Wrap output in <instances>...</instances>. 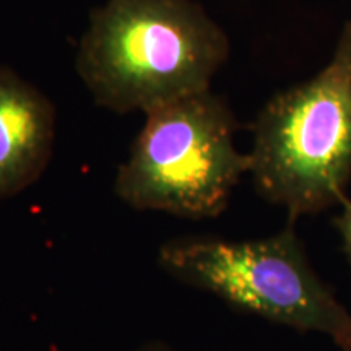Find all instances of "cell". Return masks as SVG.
<instances>
[{
	"mask_svg": "<svg viewBox=\"0 0 351 351\" xmlns=\"http://www.w3.org/2000/svg\"><path fill=\"white\" fill-rule=\"evenodd\" d=\"M140 351H173L169 348H166L165 345H158V343H150L148 346H145V348H142Z\"/></svg>",
	"mask_w": 351,
	"mask_h": 351,
	"instance_id": "52a82bcc",
	"label": "cell"
},
{
	"mask_svg": "<svg viewBox=\"0 0 351 351\" xmlns=\"http://www.w3.org/2000/svg\"><path fill=\"white\" fill-rule=\"evenodd\" d=\"M252 135L254 186L287 210L288 223L343 205L351 179V21L326 69L274 96Z\"/></svg>",
	"mask_w": 351,
	"mask_h": 351,
	"instance_id": "7a4b0ae2",
	"label": "cell"
},
{
	"mask_svg": "<svg viewBox=\"0 0 351 351\" xmlns=\"http://www.w3.org/2000/svg\"><path fill=\"white\" fill-rule=\"evenodd\" d=\"M333 225L339 230L341 241H343V249L351 262V200L346 199L341 205V213L333 219Z\"/></svg>",
	"mask_w": 351,
	"mask_h": 351,
	"instance_id": "8992f818",
	"label": "cell"
},
{
	"mask_svg": "<svg viewBox=\"0 0 351 351\" xmlns=\"http://www.w3.org/2000/svg\"><path fill=\"white\" fill-rule=\"evenodd\" d=\"M158 263L173 278L236 309L324 333L341 351H351V313L311 267L295 223L256 241H169L161 245Z\"/></svg>",
	"mask_w": 351,
	"mask_h": 351,
	"instance_id": "277c9868",
	"label": "cell"
},
{
	"mask_svg": "<svg viewBox=\"0 0 351 351\" xmlns=\"http://www.w3.org/2000/svg\"><path fill=\"white\" fill-rule=\"evenodd\" d=\"M56 111L23 78L0 69V199L36 181L51 160Z\"/></svg>",
	"mask_w": 351,
	"mask_h": 351,
	"instance_id": "5b68a950",
	"label": "cell"
},
{
	"mask_svg": "<svg viewBox=\"0 0 351 351\" xmlns=\"http://www.w3.org/2000/svg\"><path fill=\"white\" fill-rule=\"evenodd\" d=\"M114 191L135 210L204 219L223 213L251 156L236 148L234 116L212 90L148 109Z\"/></svg>",
	"mask_w": 351,
	"mask_h": 351,
	"instance_id": "3957f363",
	"label": "cell"
},
{
	"mask_svg": "<svg viewBox=\"0 0 351 351\" xmlns=\"http://www.w3.org/2000/svg\"><path fill=\"white\" fill-rule=\"evenodd\" d=\"M230 39L194 0H106L91 13L75 67L99 106L142 111L210 90Z\"/></svg>",
	"mask_w": 351,
	"mask_h": 351,
	"instance_id": "6da1fadb",
	"label": "cell"
}]
</instances>
